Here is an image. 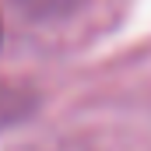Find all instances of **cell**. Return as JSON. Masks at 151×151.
<instances>
[{
	"instance_id": "obj_2",
	"label": "cell",
	"mask_w": 151,
	"mask_h": 151,
	"mask_svg": "<svg viewBox=\"0 0 151 151\" xmlns=\"http://www.w3.org/2000/svg\"><path fill=\"white\" fill-rule=\"evenodd\" d=\"M0 46H4V21H0Z\"/></svg>"
},
{
	"instance_id": "obj_1",
	"label": "cell",
	"mask_w": 151,
	"mask_h": 151,
	"mask_svg": "<svg viewBox=\"0 0 151 151\" xmlns=\"http://www.w3.org/2000/svg\"><path fill=\"white\" fill-rule=\"evenodd\" d=\"M70 7H77V0H32V14H39V18L70 14Z\"/></svg>"
}]
</instances>
